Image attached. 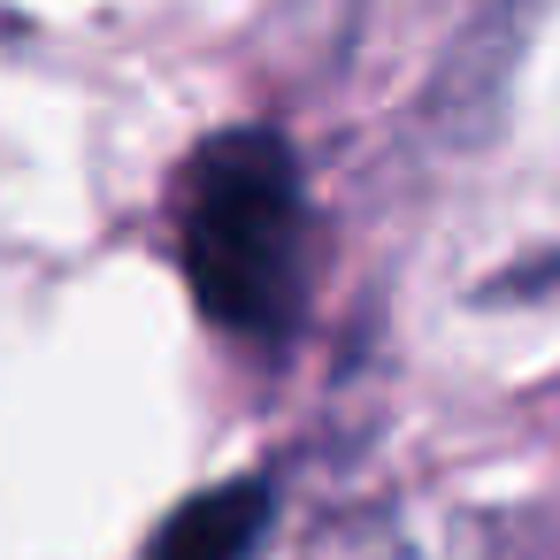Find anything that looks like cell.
Returning <instances> with one entry per match:
<instances>
[{"label": "cell", "instance_id": "6da1fadb", "mask_svg": "<svg viewBox=\"0 0 560 560\" xmlns=\"http://www.w3.org/2000/svg\"><path fill=\"white\" fill-rule=\"evenodd\" d=\"M177 254L208 323L223 330H284L300 307L307 261V192L300 162L277 131L238 124L215 131L177 185Z\"/></svg>", "mask_w": 560, "mask_h": 560}, {"label": "cell", "instance_id": "7a4b0ae2", "mask_svg": "<svg viewBox=\"0 0 560 560\" xmlns=\"http://www.w3.org/2000/svg\"><path fill=\"white\" fill-rule=\"evenodd\" d=\"M522 39H529V0H499L491 16H476L460 32V47L445 55L438 85H430V124L445 139H483L506 108V78L522 62Z\"/></svg>", "mask_w": 560, "mask_h": 560}, {"label": "cell", "instance_id": "3957f363", "mask_svg": "<svg viewBox=\"0 0 560 560\" xmlns=\"http://www.w3.org/2000/svg\"><path fill=\"white\" fill-rule=\"evenodd\" d=\"M261 522H269V483L261 476H231L223 491L185 499L162 522L147 560H246L261 545Z\"/></svg>", "mask_w": 560, "mask_h": 560}]
</instances>
